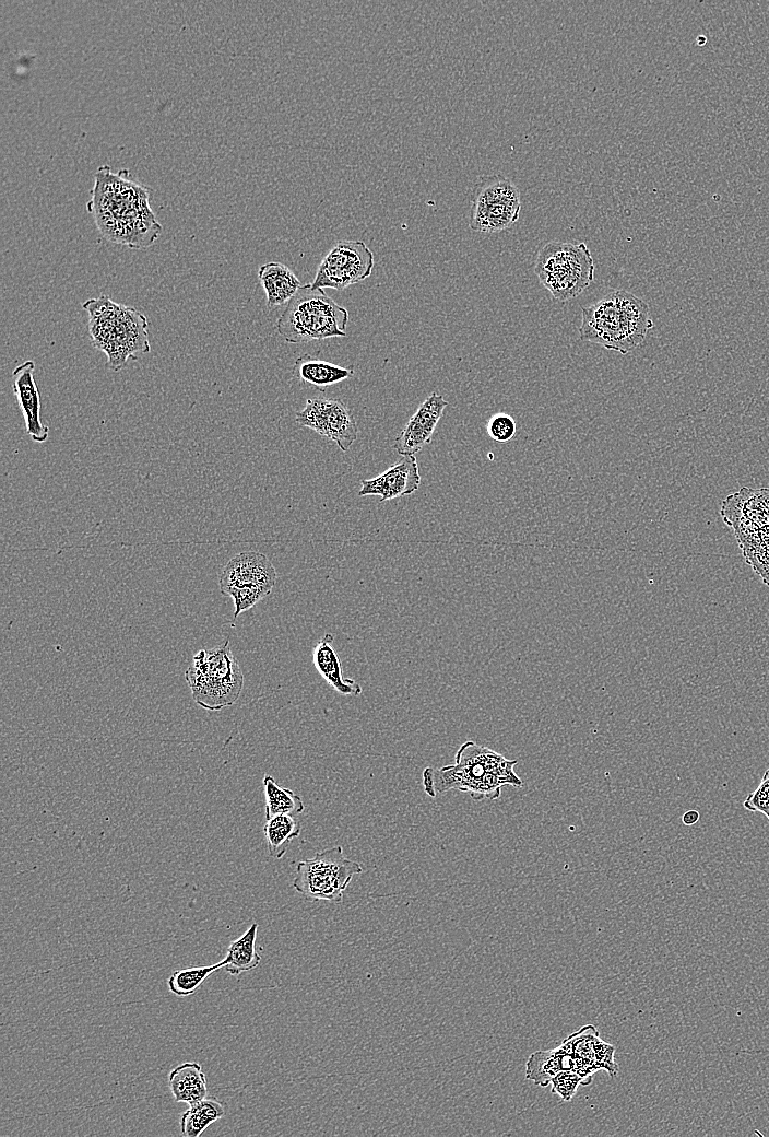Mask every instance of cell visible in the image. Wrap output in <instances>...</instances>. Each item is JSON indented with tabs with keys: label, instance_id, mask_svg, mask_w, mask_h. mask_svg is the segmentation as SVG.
Returning a JSON list of instances; mask_svg holds the SVG:
<instances>
[{
	"label": "cell",
	"instance_id": "cell-1",
	"mask_svg": "<svg viewBox=\"0 0 769 1137\" xmlns=\"http://www.w3.org/2000/svg\"><path fill=\"white\" fill-rule=\"evenodd\" d=\"M122 173L111 174L108 166L100 167L87 208L108 241L132 248L151 246L162 226L149 207L146 189Z\"/></svg>",
	"mask_w": 769,
	"mask_h": 1137
},
{
	"label": "cell",
	"instance_id": "cell-2",
	"mask_svg": "<svg viewBox=\"0 0 769 1137\" xmlns=\"http://www.w3.org/2000/svg\"><path fill=\"white\" fill-rule=\"evenodd\" d=\"M517 760H508L494 750L469 740L457 751L454 763L440 769L427 766L422 773L424 792L435 798L438 794L457 789L469 793L472 799H497L505 785L521 787L523 782L513 767Z\"/></svg>",
	"mask_w": 769,
	"mask_h": 1137
},
{
	"label": "cell",
	"instance_id": "cell-3",
	"mask_svg": "<svg viewBox=\"0 0 769 1137\" xmlns=\"http://www.w3.org/2000/svg\"><path fill=\"white\" fill-rule=\"evenodd\" d=\"M581 313L580 339L620 354L638 348L653 328L649 305L624 290L607 293Z\"/></svg>",
	"mask_w": 769,
	"mask_h": 1137
},
{
	"label": "cell",
	"instance_id": "cell-4",
	"mask_svg": "<svg viewBox=\"0 0 769 1137\" xmlns=\"http://www.w3.org/2000/svg\"><path fill=\"white\" fill-rule=\"evenodd\" d=\"M348 312L322 289L304 284L288 301L274 329L289 343L345 337Z\"/></svg>",
	"mask_w": 769,
	"mask_h": 1137
},
{
	"label": "cell",
	"instance_id": "cell-5",
	"mask_svg": "<svg viewBox=\"0 0 769 1137\" xmlns=\"http://www.w3.org/2000/svg\"><path fill=\"white\" fill-rule=\"evenodd\" d=\"M228 640L211 649H200L185 672L193 701L202 708L220 711L232 706L244 687V675Z\"/></svg>",
	"mask_w": 769,
	"mask_h": 1137
},
{
	"label": "cell",
	"instance_id": "cell-6",
	"mask_svg": "<svg viewBox=\"0 0 769 1137\" xmlns=\"http://www.w3.org/2000/svg\"><path fill=\"white\" fill-rule=\"evenodd\" d=\"M594 261L584 243L552 241L540 250L534 272L552 296L566 302L581 294L594 279Z\"/></svg>",
	"mask_w": 769,
	"mask_h": 1137
},
{
	"label": "cell",
	"instance_id": "cell-7",
	"mask_svg": "<svg viewBox=\"0 0 769 1137\" xmlns=\"http://www.w3.org/2000/svg\"><path fill=\"white\" fill-rule=\"evenodd\" d=\"M362 871L358 863L345 857L342 846H335L299 861L293 888L310 900L340 903L353 876Z\"/></svg>",
	"mask_w": 769,
	"mask_h": 1137
},
{
	"label": "cell",
	"instance_id": "cell-8",
	"mask_svg": "<svg viewBox=\"0 0 769 1137\" xmlns=\"http://www.w3.org/2000/svg\"><path fill=\"white\" fill-rule=\"evenodd\" d=\"M521 211L518 187L504 175L483 176L473 189L470 227L497 233L514 224Z\"/></svg>",
	"mask_w": 769,
	"mask_h": 1137
},
{
	"label": "cell",
	"instance_id": "cell-9",
	"mask_svg": "<svg viewBox=\"0 0 769 1137\" xmlns=\"http://www.w3.org/2000/svg\"><path fill=\"white\" fill-rule=\"evenodd\" d=\"M374 254L362 241L338 242L321 260L313 289L343 290L371 274Z\"/></svg>",
	"mask_w": 769,
	"mask_h": 1137
},
{
	"label": "cell",
	"instance_id": "cell-10",
	"mask_svg": "<svg viewBox=\"0 0 769 1137\" xmlns=\"http://www.w3.org/2000/svg\"><path fill=\"white\" fill-rule=\"evenodd\" d=\"M295 421L331 439L342 452L348 450L358 434L353 412L336 398L307 399L305 408L296 413Z\"/></svg>",
	"mask_w": 769,
	"mask_h": 1137
},
{
	"label": "cell",
	"instance_id": "cell-11",
	"mask_svg": "<svg viewBox=\"0 0 769 1137\" xmlns=\"http://www.w3.org/2000/svg\"><path fill=\"white\" fill-rule=\"evenodd\" d=\"M720 514L737 541H744L769 526V489L741 488L723 500Z\"/></svg>",
	"mask_w": 769,
	"mask_h": 1137
},
{
	"label": "cell",
	"instance_id": "cell-12",
	"mask_svg": "<svg viewBox=\"0 0 769 1137\" xmlns=\"http://www.w3.org/2000/svg\"><path fill=\"white\" fill-rule=\"evenodd\" d=\"M449 402L438 392H431L395 436L393 448L401 456H414L431 441L433 433Z\"/></svg>",
	"mask_w": 769,
	"mask_h": 1137
},
{
	"label": "cell",
	"instance_id": "cell-13",
	"mask_svg": "<svg viewBox=\"0 0 769 1137\" xmlns=\"http://www.w3.org/2000/svg\"><path fill=\"white\" fill-rule=\"evenodd\" d=\"M276 572L270 560L256 551L241 552L232 558L220 575V590L232 588L264 587L273 589Z\"/></svg>",
	"mask_w": 769,
	"mask_h": 1137
},
{
	"label": "cell",
	"instance_id": "cell-14",
	"mask_svg": "<svg viewBox=\"0 0 769 1137\" xmlns=\"http://www.w3.org/2000/svg\"><path fill=\"white\" fill-rule=\"evenodd\" d=\"M419 483L421 474L415 456H401L379 476L363 480L358 495H379L380 502H383L414 493Z\"/></svg>",
	"mask_w": 769,
	"mask_h": 1137
},
{
	"label": "cell",
	"instance_id": "cell-15",
	"mask_svg": "<svg viewBox=\"0 0 769 1137\" xmlns=\"http://www.w3.org/2000/svg\"><path fill=\"white\" fill-rule=\"evenodd\" d=\"M35 364L32 360L16 366L12 373L13 392L23 414L26 433L36 443L48 438L49 429L42 422L40 397L34 376Z\"/></svg>",
	"mask_w": 769,
	"mask_h": 1137
},
{
	"label": "cell",
	"instance_id": "cell-16",
	"mask_svg": "<svg viewBox=\"0 0 769 1137\" xmlns=\"http://www.w3.org/2000/svg\"><path fill=\"white\" fill-rule=\"evenodd\" d=\"M334 636L326 633L316 644L312 650L315 668L326 682L343 695H358L362 687L353 679L344 678L340 657L334 649Z\"/></svg>",
	"mask_w": 769,
	"mask_h": 1137
},
{
	"label": "cell",
	"instance_id": "cell-17",
	"mask_svg": "<svg viewBox=\"0 0 769 1137\" xmlns=\"http://www.w3.org/2000/svg\"><path fill=\"white\" fill-rule=\"evenodd\" d=\"M269 308L287 304L303 286L297 276L281 262H268L258 270Z\"/></svg>",
	"mask_w": 769,
	"mask_h": 1137
},
{
	"label": "cell",
	"instance_id": "cell-18",
	"mask_svg": "<svg viewBox=\"0 0 769 1137\" xmlns=\"http://www.w3.org/2000/svg\"><path fill=\"white\" fill-rule=\"evenodd\" d=\"M353 375V365H336L307 353L298 356L293 365V376L316 388L329 387Z\"/></svg>",
	"mask_w": 769,
	"mask_h": 1137
},
{
	"label": "cell",
	"instance_id": "cell-19",
	"mask_svg": "<svg viewBox=\"0 0 769 1137\" xmlns=\"http://www.w3.org/2000/svg\"><path fill=\"white\" fill-rule=\"evenodd\" d=\"M575 1056L561 1044L556 1048L533 1052L525 1063V1078L546 1087L563 1070L575 1069Z\"/></svg>",
	"mask_w": 769,
	"mask_h": 1137
},
{
	"label": "cell",
	"instance_id": "cell-20",
	"mask_svg": "<svg viewBox=\"0 0 769 1137\" xmlns=\"http://www.w3.org/2000/svg\"><path fill=\"white\" fill-rule=\"evenodd\" d=\"M169 1088L176 1102L196 1103L208 1097V1081L202 1067L196 1062H186L175 1067L168 1077Z\"/></svg>",
	"mask_w": 769,
	"mask_h": 1137
},
{
	"label": "cell",
	"instance_id": "cell-21",
	"mask_svg": "<svg viewBox=\"0 0 769 1137\" xmlns=\"http://www.w3.org/2000/svg\"><path fill=\"white\" fill-rule=\"evenodd\" d=\"M258 933V924L252 923L250 927L238 938L233 940L228 948L224 961V968L227 973L234 976L256 969L261 957L256 949V939Z\"/></svg>",
	"mask_w": 769,
	"mask_h": 1137
},
{
	"label": "cell",
	"instance_id": "cell-22",
	"mask_svg": "<svg viewBox=\"0 0 769 1137\" xmlns=\"http://www.w3.org/2000/svg\"><path fill=\"white\" fill-rule=\"evenodd\" d=\"M225 1114L223 1104L212 1097H206L189 1107L180 1117V1130L185 1137L200 1136L212 1123Z\"/></svg>",
	"mask_w": 769,
	"mask_h": 1137
},
{
	"label": "cell",
	"instance_id": "cell-23",
	"mask_svg": "<svg viewBox=\"0 0 769 1137\" xmlns=\"http://www.w3.org/2000/svg\"><path fill=\"white\" fill-rule=\"evenodd\" d=\"M265 819L275 816H296L305 809L304 802L292 789L282 787L271 775L263 776Z\"/></svg>",
	"mask_w": 769,
	"mask_h": 1137
},
{
	"label": "cell",
	"instance_id": "cell-24",
	"mask_svg": "<svg viewBox=\"0 0 769 1137\" xmlns=\"http://www.w3.org/2000/svg\"><path fill=\"white\" fill-rule=\"evenodd\" d=\"M269 855L282 858L289 843L300 834V823L292 816L281 814L267 820L263 825Z\"/></svg>",
	"mask_w": 769,
	"mask_h": 1137
},
{
	"label": "cell",
	"instance_id": "cell-25",
	"mask_svg": "<svg viewBox=\"0 0 769 1137\" xmlns=\"http://www.w3.org/2000/svg\"><path fill=\"white\" fill-rule=\"evenodd\" d=\"M224 961L212 965L191 966L171 973L167 980L169 991L179 997L193 995L202 983L215 971L224 968Z\"/></svg>",
	"mask_w": 769,
	"mask_h": 1137
},
{
	"label": "cell",
	"instance_id": "cell-26",
	"mask_svg": "<svg viewBox=\"0 0 769 1137\" xmlns=\"http://www.w3.org/2000/svg\"><path fill=\"white\" fill-rule=\"evenodd\" d=\"M738 544L745 561L769 586V526Z\"/></svg>",
	"mask_w": 769,
	"mask_h": 1137
},
{
	"label": "cell",
	"instance_id": "cell-27",
	"mask_svg": "<svg viewBox=\"0 0 769 1137\" xmlns=\"http://www.w3.org/2000/svg\"><path fill=\"white\" fill-rule=\"evenodd\" d=\"M271 593L270 589L264 587H240L232 588L226 590L223 595L230 596L234 600V619H236L242 611H246L253 607L258 601L264 598Z\"/></svg>",
	"mask_w": 769,
	"mask_h": 1137
},
{
	"label": "cell",
	"instance_id": "cell-28",
	"mask_svg": "<svg viewBox=\"0 0 769 1137\" xmlns=\"http://www.w3.org/2000/svg\"><path fill=\"white\" fill-rule=\"evenodd\" d=\"M486 431L495 442L507 443L514 437L517 424L511 415L498 412L488 420Z\"/></svg>",
	"mask_w": 769,
	"mask_h": 1137
},
{
	"label": "cell",
	"instance_id": "cell-29",
	"mask_svg": "<svg viewBox=\"0 0 769 1137\" xmlns=\"http://www.w3.org/2000/svg\"><path fill=\"white\" fill-rule=\"evenodd\" d=\"M549 1085L554 1094H557L564 1102H569L578 1087L583 1086V1079L573 1070H563L552 1079Z\"/></svg>",
	"mask_w": 769,
	"mask_h": 1137
},
{
	"label": "cell",
	"instance_id": "cell-30",
	"mask_svg": "<svg viewBox=\"0 0 769 1137\" xmlns=\"http://www.w3.org/2000/svg\"><path fill=\"white\" fill-rule=\"evenodd\" d=\"M743 807L750 812H769V769L765 771L758 787L745 798Z\"/></svg>",
	"mask_w": 769,
	"mask_h": 1137
},
{
	"label": "cell",
	"instance_id": "cell-31",
	"mask_svg": "<svg viewBox=\"0 0 769 1137\" xmlns=\"http://www.w3.org/2000/svg\"><path fill=\"white\" fill-rule=\"evenodd\" d=\"M699 817L697 810H688L683 814L682 821L685 825H693L699 820Z\"/></svg>",
	"mask_w": 769,
	"mask_h": 1137
},
{
	"label": "cell",
	"instance_id": "cell-32",
	"mask_svg": "<svg viewBox=\"0 0 769 1137\" xmlns=\"http://www.w3.org/2000/svg\"><path fill=\"white\" fill-rule=\"evenodd\" d=\"M765 816H766V817L768 818V820H769V812L765 813Z\"/></svg>",
	"mask_w": 769,
	"mask_h": 1137
}]
</instances>
